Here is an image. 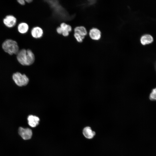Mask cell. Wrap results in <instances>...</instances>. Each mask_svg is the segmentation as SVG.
<instances>
[{
    "label": "cell",
    "mask_w": 156,
    "mask_h": 156,
    "mask_svg": "<svg viewBox=\"0 0 156 156\" xmlns=\"http://www.w3.org/2000/svg\"><path fill=\"white\" fill-rule=\"evenodd\" d=\"M18 133L23 139L27 140L31 137L32 133V131L29 128H24L20 127L18 129Z\"/></svg>",
    "instance_id": "obj_4"
},
{
    "label": "cell",
    "mask_w": 156,
    "mask_h": 156,
    "mask_svg": "<svg viewBox=\"0 0 156 156\" xmlns=\"http://www.w3.org/2000/svg\"><path fill=\"white\" fill-rule=\"evenodd\" d=\"M27 120L29 125L32 127H35L38 124L40 119L35 116L30 115L28 117Z\"/></svg>",
    "instance_id": "obj_8"
},
{
    "label": "cell",
    "mask_w": 156,
    "mask_h": 156,
    "mask_svg": "<svg viewBox=\"0 0 156 156\" xmlns=\"http://www.w3.org/2000/svg\"><path fill=\"white\" fill-rule=\"evenodd\" d=\"M83 133L86 138L89 139L93 138L96 134L95 131H93L90 127H85L83 129Z\"/></svg>",
    "instance_id": "obj_9"
},
{
    "label": "cell",
    "mask_w": 156,
    "mask_h": 156,
    "mask_svg": "<svg viewBox=\"0 0 156 156\" xmlns=\"http://www.w3.org/2000/svg\"><path fill=\"white\" fill-rule=\"evenodd\" d=\"M74 32L84 37H85L87 34V30L83 26L76 27L74 29Z\"/></svg>",
    "instance_id": "obj_12"
},
{
    "label": "cell",
    "mask_w": 156,
    "mask_h": 156,
    "mask_svg": "<svg viewBox=\"0 0 156 156\" xmlns=\"http://www.w3.org/2000/svg\"><path fill=\"white\" fill-rule=\"evenodd\" d=\"M33 1L32 0H25V1L26 2L29 3Z\"/></svg>",
    "instance_id": "obj_19"
},
{
    "label": "cell",
    "mask_w": 156,
    "mask_h": 156,
    "mask_svg": "<svg viewBox=\"0 0 156 156\" xmlns=\"http://www.w3.org/2000/svg\"><path fill=\"white\" fill-rule=\"evenodd\" d=\"M56 30L57 33L58 34H62L63 31L62 28L60 27H57Z\"/></svg>",
    "instance_id": "obj_15"
},
{
    "label": "cell",
    "mask_w": 156,
    "mask_h": 156,
    "mask_svg": "<svg viewBox=\"0 0 156 156\" xmlns=\"http://www.w3.org/2000/svg\"><path fill=\"white\" fill-rule=\"evenodd\" d=\"M12 79L16 84L20 87L27 85L29 82L28 78L25 74L22 75L19 72L14 73Z\"/></svg>",
    "instance_id": "obj_3"
},
{
    "label": "cell",
    "mask_w": 156,
    "mask_h": 156,
    "mask_svg": "<svg viewBox=\"0 0 156 156\" xmlns=\"http://www.w3.org/2000/svg\"><path fill=\"white\" fill-rule=\"evenodd\" d=\"M3 21V23L6 27L9 28H12L16 25V19L13 15H8L4 18Z\"/></svg>",
    "instance_id": "obj_5"
},
{
    "label": "cell",
    "mask_w": 156,
    "mask_h": 156,
    "mask_svg": "<svg viewBox=\"0 0 156 156\" xmlns=\"http://www.w3.org/2000/svg\"><path fill=\"white\" fill-rule=\"evenodd\" d=\"M31 33L33 38L38 39L41 38L44 32L41 27L38 26H36L32 29Z\"/></svg>",
    "instance_id": "obj_6"
},
{
    "label": "cell",
    "mask_w": 156,
    "mask_h": 156,
    "mask_svg": "<svg viewBox=\"0 0 156 156\" xmlns=\"http://www.w3.org/2000/svg\"><path fill=\"white\" fill-rule=\"evenodd\" d=\"M66 30L69 33L72 30V27L71 26L68 24H67Z\"/></svg>",
    "instance_id": "obj_17"
},
{
    "label": "cell",
    "mask_w": 156,
    "mask_h": 156,
    "mask_svg": "<svg viewBox=\"0 0 156 156\" xmlns=\"http://www.w3.org/2000/svg\"><path fill=\"white\" fill-rule=\"evenodd\" d=\"M17 59L21 65L28 66L31 65L34 62L35 56L31 50L23 49L19 51L17 54Z\"/></svg>",
    "instance_id": "obj_1"
},
{
    "label": "cell",
    "mask_w": 156,
    "mask_h": 156,
    "mask_svg": "<svg viewBox=\"0 0 156 156\" xmlns=\"http://www.w3.org/2000/svg\"><path fill=\"white\" fill-rule=\"evenodd\" d=\"M89 35L90 38L94 40H99L101 36V32L97 28H93L90 29L89 32Z\"/></svg>",
    "instance_id": "obj_7"
},
{
    "label": "cell",
    "mask_w": 156,
    "mask_h": 156,
    "mask_svg": "<svg viewBox=\"0 0 156 156\" xmlns=\"http://www.w3.org/2000/svg\"><path fill=\"white\" fill-rule=\"evenodd\" d=\"M153 38L152 36L148 34L143 35L140 39L141 43L143 45L150 44L153 42Z\"/></svg>",
    "instance_id": "obj_10"
},
{
    "label": "cell",
    "mask_w": 156,
    "mask_h": 156,
    "mask_svg": "<svg viewBox=\"0 0 156 156\" xmlns=\"http://www.w3.org/2000/svg\"><path fill=\"white\" fill-rule=\"evenodd\" d=\"M74 36L77 41L79 43H81L83 41V39L85 37L82 36L77 33L74 32Z\"/></svg>",
    "instance_id": "obj_13"
},
{
    "label": "cell",
    "mask_w": 156,
    "mask_h": 156,
    "mask_svg": "<svg viewBox=\"0 0 156 156\" xmlns=\"http://www.w3.org/2000/svg\"><path fill=\"white\" fill-rule=\"evenodd\" d=\"M150 99L152 101H156V88L153 89L149 95Z\"/></svg>",
    "instance_id": "obj_14"
},
{
    "label": "cell",
    "mask_w": 156,
    "mask_h": 156,
    "mask_svg": "<svg viewBox=\"0 0 156 156\" xmlns=\"http://www.w3.org/2000/svg\"><path fill=\"white\" fill-rule=\"evenodd\" d=\"M29 25L25 23H20L18 26V30L19 33L22 34L26 33L28 31Z\"/></svg>",
    "instance_id": "obj_11"
},
{
    "label": "cell",
    "mask_w": 156,
    "mask_h": 156,
    "mask_svg": "<svg viewBox=\"0 0 156 156\" xmlns=\"http://www.w3.org/2000/svg\"><path fill=\"white\" fill-rule=\"evenodd\" d=\"M17 1L21 5H24L25 4V1L24 0H18Z\"/></svg>",
    "instance_id": "obj_18"
},
{
    "label": "cell",
    "mask_w": 156,
    "mask_h": 156,
    "mask_svg": "<svg viewBox=\"0 0 156 156\" xmlns=\"http://www.w3.org/2000/svg\"><path fill=\"white\" fill-rule=\"evenodd\" d=\"M69 32L66 30L63 31L62 35L64 37H67L69 36Z\"/></svg>",
    "instance_id": "obj_16"
},
{
    "label": "cell",
    "mask_w": 156,
    "mask_h": 156,
    "mask_svg": "<svg viewBox=\"0 0 156 156\" xmlns=\"http://www.w3.org/2000/svg\"><path fill=\"white\" fill-rule=\"evenodd\" d=\"M155 71L156 72V62H155Z\"/></svg>",
    "instance_id": "obj_20"
},
{
    "label": "cell",
    "mask_w": 156,
    "mask_h": 156,
    "mask_svg": "<svg viewBox=\"0 0 156 156\" xmlns=\"http://www.w3.org/2000/svg\"><path fill=\"white\" fill-rule=\"evenodd\" d=\"M2 48L4 51L10 55H17L19 51L16 42L12 39L5 40L2 43Z\"/></svg>",
    "instance_id": "obj_2"
}]
</instances>
